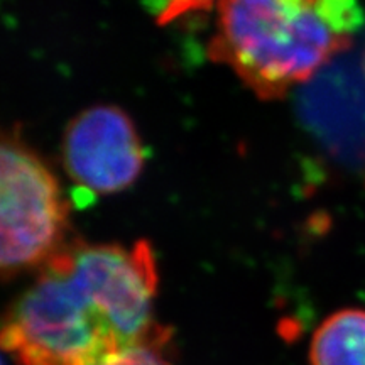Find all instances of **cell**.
Returning <instances> with one entry per match:
<instances>
[{
  "instance_id": "cell-1",
  "label": "cell",
  "mask_w": 365,
  "mask_h": 365,
  "mask_svg": "<svg viewBox=\"0 0 365 365\" xmlns=\"http://www.w3.org/2000/svg\"><path fill=\"white\" fill-rule=\"evenodd\" d=\"M364 22L359 0H218L208 58L271 102L346 51Z\"/></svg>"
},
{
  "instance_id": "cell-2",
  "label": "cell",
  "mask_w": 365,
  "mask_h": 365,
  "mask_svg": "<svg viewBox=\"0 0 365 365\" xmlns=\"http://www.w3.org/2000/svg\"><path fill=\"white\" fill-rule=\"evenodd\" d=\"M0 339L21 365H102L122 354L58 255L7 309Z\"/></svg>"
},
{
  "instance_id": "cell-3",
  "label": "cell",
  "mask_w": 365,
  "mask_h": 365,
  "mask_svg": "<svg viewBox=\"0 0 365 365\" xmlns=\"http://www.w3.org/2000/svg\"><path fill=\"white\" fill-rule=\"evenodd\" d=\"M56 255L122 352L140 346L163 352L168 335L154 318L158 264L149 242L124 247L75 239Z\"/></svg>"
},
{
  "instance_id": "cell-4",
  "label": "cell",
  "mask_w": 365,
  "mask_h": 365,
  "mask_svg": "<svg viewBox=\"0 0 365 365\" xmlns=\"http://www.w3.org/2000/svg\"><path fill=\"white\" fill-rule=\"evenodd\" d=\"M70 203L58 178L19 132L0 150V266L4 277L39 269L68 244Z\"/></svg>"
},
{
  "instance_id": "cell-5",
  "label": "cell",
  "mask_w": 365,
  "mask_h": 365,
  "mask_svg": "<svg viewBox=\"0 0 365 365\" xmlns=\"http://www.w3.org/2000/svg\"><path fill=\"white\" fill-rule=\"evenodd\" d=\"M145 163L134 122L120 108L97 105L73 117L63 137V164L80 190L112 195L135 182Z\"/></svg>"
},
{
  "instance_id": "cell-6",
  "label": "cell",
  "mask_w": 365,
  "mask_h": 365,
  "mask_svg": "<svg viewBox=\"0 0 365 365\" xmlns=\"http://www.w3.org/2000/svg\"><path fill=\"white\" fill-rule=\"evenodd\" d=\"M312 365H365V309L331 313L313 333Z\"/></svg>"
},
{
  "instance_id": "cell-7",
  "label": "cell",
  "mask_w": 365,
  "mask_h": 365,
  "mask_svg": "<svg viewBox=\"0 0 365 365\" xmlns=\"http://www.w3.org/2000/svg\"><path fill=\"white\" fill-rule=\"evenodd\" d=\"M215 2L218 0H166V6L159 12V24H170L188 14L210 11Z\"/></svg>"
},
{
  "instance_id": "cell-8",
  "label": "cell",
  "mask_w": 365,
  "mask_h": 365,
  "mask_svg": "<svg viewBox=\"0 0 365 365\" xmlns=\"http://www.w3.org/2000/svg\"><path fill=\"white\" fill-rule=\"evenodd\" d=\"M102 365H173L164 359L161 350L148 349V346H140V349H132L127 352L117 354L115 357Z\"/></svg>"
},
{
  "instance_id": "cell-9",
  "label": "cell",
  "mask_w": 365,
  "mask_h": 365,
  "mask_svg": "<svg viewBox=\"0 0 365 365\" xmlns=\"http://www.w3.org/2000/svg\"><path fill=\"white\" fill-rule=\"evenodd\" d=\"M362 70H364V76H365V51H364V58H362Z\"/></svg>"
}]
</instances>
